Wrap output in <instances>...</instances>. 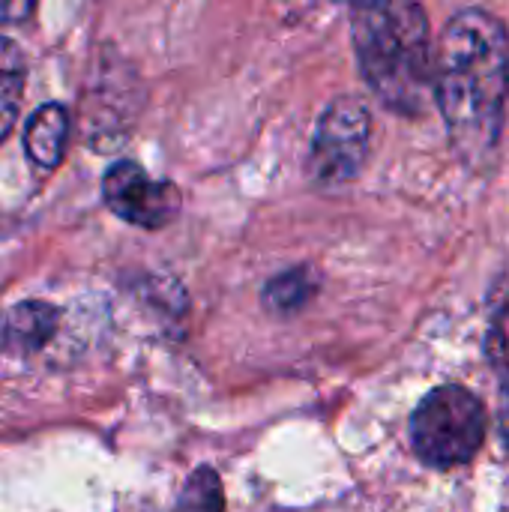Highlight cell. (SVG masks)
I'll use <instances>...</instances> for the list:
<instances>
[{
    "label": "cell",
    "mask_w": 509,
    "mask_h": 512,
    "mask_svg": "<svg viewBox=\"0 0 509 512\" xmlns=\"http://www.w3.org/2000/svg\"><path fill=\"white\" fill-rule=\"evenodd\" d=\"M336 3H348V6H357V3H363V0H336Z\"/></svg>",
    "instance_id": "4fadbf2b"
},
{
    "label": "cell",
    "mask_w": 509,
    "mask_h": 512,
    "mask_svg": "<svg viewBox=\"0 0 509 512\" xmlns=\"http://www.w3.org/2000/svg\"><path fill=\"white\" fill-rule=\"evenodd\" d=\"M39 0H0V24L12 27V24H27L36 15Z\"/></svg>",
    "instance_id": "8fae6325"
},
{
    "label": "cell",
    "mask_w": 509,
    "mask_h": 512,
    "mask_svg": "<svg viewBox=\"0 0 509 512\" xmlns=\"http://www.w3.org/2000/svg\"><path fill=\"white\" fill-rule=\"evenodd\" d=\"M369 144L372 114L366 102L357 96H336L315 126L306 159L309 177L324 189L351 183L369 159Z\"/></svg>",
    "instance_id": "277c9868"
},
{
    "label": "cell",
    "mask_w": 509,
    "mask_h": 512,
    "mask_svg": "<svg viewBox=\"0 0 509 512\" xmlns=\"http://www.w3.org/2000/svg\"><path fill=\"white\" fill-rule=\"evenodd\" d=\"M60 312L51 303L27 300L0 315V345L6 351H36L57 330Z\"/></svg>",
    "instance_id": "52a82bcc"
},
{
    "label": "cell",
    "mask_w": 509,
    "mask_h": 512,
    "mask_svg": "<svg viewBox=\"0 0 509 512\" xmlns=\"http://www.w3.org/2000/svg\"><path fill=\"white\" fill-rule=\"evenodd\" d=\"M24 153L33 165L54 171L63 162L66 141H69V111L57 102L39 105L24 123Z\"/></svg>",
    "instance_id": "8992f818"
},
{
    "label": "cell",
    "mask_w": 509,
    "mask_h": 512,
    "mask_svg": "<svg viewBox=\"0 0 509 512\" xmlns=\"http://www.w3.org/2000/svg\"><path fill=\"white\" fill-rule=\"evenodd\" d=\"M351 39L372 93L396 114L417 117L432 90V39L420 0L351 6Z\"/></svg>",
    "instance_id": "7a4b0ae2"
},
{
    "label": "cell",
    "mask_w": 509,
    "mask_h": 512,
    "mask_svg": "<svg viewBox=\"0 0 509 512\" xmlns=\"http://www.w3.org/2000/svg\"><path fill=\"white\" fill-rule=\"evenodd\" d=\"M102 201L126 225L159 231L180 216L183 195L171 180L150 177L135 159H117L102 174Z\"/></svg>",
    "instance_id": "5b68a950"
},
{
    "label": "cell",
    "mask_w": 509,
    "mask_h": 512,
    "mask_svg": "<svg viewBox=\"0 0 509 512\" xmlns=\"http://www.w3.org/2000/svg\"><path fill=\"white\" fill-rule=\"evenodd\" d=\"M177 512H225V498H222V483L210 468H201L189 477Z\"/></svg>",
    "instance_id": "30bf717a"
},
{
    "label": "cell",
    "mask_w": 509,
    "mask_h": 512,
    "mask_svg": "<svg viewBox=\"0 0 509 512\" xmlns=\"http://www.w3.org/2000/svg\"><path fill=\"white\" fill-rule=\"evenodd\" d=\"M486 432V405L462 384L435 387L411 417L414 453L423 465L438 471L471 465L486 444Z\"/></svg>",
    "instance_id": "3957f363"
},
{
    "label": "cell",
    "mask_w": 509,
    "mask_h": 512,
    "mask_svg": "<svg viewBox=\"0 0 509 512\" xmlns=\"http://www.w3.org/2000/svg\"><path fill=\"white\" fill-rule=\"evenodd\" d=\"M432 90L456 153L489 165L498 153L509 102V33L486 9H462L441 33Z\"/></svg>",
    "instance_id": "6da1fadb"
},
{
    "label": "cell",
    "mask_w": 509,
    "mask_h": 512,
    "mask_svg": "<svg viewBox=\"0 0 509 512\" xmlns=\"http://www.w3.org/2000/svg\"><path fill=\"white\" fill-rule=\"evenodd\" d=\"M27 87V57L15 39L0 36V144L12 132Z\"/></svg>",
    "instance_id": "ba28073f"
},
{
    "label": "cell",
    "mask_w": 509,
    "mask_h": 512,
    "mask_svg": "<svg viewBox=\"0 0 509 512\" xmlns=\"http://www.w3.org/2000/svg\"><path fill=\"white\" fill-rule=\"evenodd\" d=\"M315 291H318V282H315L312 270L297 267V270L279 273L276 279L267 282L264 303L273 312H297V309H303L315 297Z\"/></svg>",
    "instance_id": "9c48e42d"
},
{
    "label": "cell",
    "mask_w": 509,
    "mask_h": 512,
    "mask_svg": "<svg viewBox=\"0 0 509 512\" xmlns=\"http://www.w3.org/2000/svg\"><path fill=\"white\" fill-rule=\"evenodd\" d=\"M501 366V408H498V432L504 438L509 450V360L498 363Z\"/></svg>",
    "instance_id": "7c38bea8"
}]
</instances>
